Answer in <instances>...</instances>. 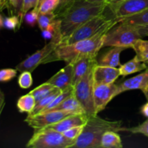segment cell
<instances>
[{
  "label": "cell",
  "instance_id": "cell-1",
  "mask_svg": "<svg viewBox=\"0 0 148 148\" xmlns=\"http://www.w3.org/2000/svg\"><path fill=\"white\" fill-rule=\"evenodd\" d=\"M119 21V20L114 17L112 21L104 27L101 31L88 39L79 40L72 44L61 43L45 59L43 64L56 61H64L66 64H70L77 57L84 55L98 56V51L103 48L106 33Z\"/></svg>",
  "mask_w": 148,
  "mask_h": 148
},
{
  "label": "cell",
  "instance_id": "cell-2",
  "mask_svg": "<svg viewBox=\"0 0 148 148\" xmlns=\"http://www.w3.org/2000/svg\"><path fill=\"white\" fill-rule=\"evenodd\" d=\"M106 2H92L88 0H76L62 12L60 20V31L62 40L90 19L103 14L107 8Z\"/></svg>",
  "mask_w": 148,
  "mask_h": 148
},
{
  "label": "cell",
  "instance_id": "cell-3",
  "mask_svg": "<svg viewBox=\"0 0 148 148\" xmlns=\"http://www.w3.org/2000/svg\"><path fill=\"white\" fill-rule=\"evenodd\" d=\"M122 121H109L95 116H88L83 130L73 147L101 148L103 134L107 131L122 132Z\"/></svg>",
  "mask_w": 148,
  "mask_h": 148
},
{
  "label": "cell",
  "instance_id": "cell-4",
  "mask_svg": "<svg viewBox=\"0 0 148 148\" xmlns=\"http://www.w3.org/2000/svg\"><path fill=\"white\" fill-rule=\"evenodd\" d=\"M137 27L126 22L120 20L108 30L105 35L103 47L132 48L136 40L141 38Z\"/></svg>",
  "mask_w": 148,
  "mask_h": 148
},
{
  "label": "cell",
  "instance_id": "cell-5",
  "mask_svg": "<svg viewBox=\"0 0 148 148\" xmlns=\"http://www.w3.org/2000/svg\"><path fill=\"white\" fill-rule=\"evenodd\" d=\"M33 136L27 142L29 148H69L73 147L76 140L66 138L62 133L54 130L40 129L34 130Z\"/></svg>",
  "mask_w": 148,
  "mask_h": 148
},
{
  "label": "cell",
  "instance_id": "cell-6",
  "mask_svg": "<svg viewBox=\"0 0 148 148\" xmlns=\"http://www.w3.org/2000/svg\"><path fill=\"white\" fill-rule=\"evenodd\" d=\"M93 65L86 74L74 85L73 93L79 101L88 116H95L96 114L93 100Z\"/></svg>",
  "mask_w": 148,
  "mask_h": 148
},
{
  "label": "cell",
  "instance_id": "cell-7",
  "mask_svg": "<svg viewBox=\"0 0 148 148\" xmlns=\"http://www.w3.org/2000/svg\"><path fill=\"white\" fill-rule=\"evenodd\" d=\"M62 41V36L59 29L47 44L18 64L15 66V69L20 72L23 71L33 72L39 65L43 64L45 59L55 50V49L60 44Z\"/></svg>",
  "mask_w": 148,
  "mask_h": 148
},
{
  "label": "cell",
  "instance_id": "cell-8",
  "mask_svg": "<svg viewBox=\"0 0 148 148\" xmlns=\"http://www.w3.org/2000/svg\"><path fill=\"white\" fill-rule=\"evenodd\" d=\"M113 19H108L103 14L95 16L92 18L88 20L86 23L82 24L80 27L75 30L70 36L64 39L61 42V43L72 44L75 42L92 37L96 33L101 31Z\"/></svg>",
  "mask_w": 148,
  "mask_h": 148
},
{
  "label": "cell",
  "instance_id": "cell-9",
  "mask_svg": "<svg viewBox=\"0 0 148 148\" xmlns=\"http://www.w3.org/2000/svg\"><path fill=\"white\" fill-rule=\"evenodd\" d=\"M74 114H75L73 113L66 111H46L36 115H27L25 119V122L27 123V125L32 127L34 130H37L55 124L63 119Z\"/></svg>",
  "mask_w": 148,
  "mask_h": 148
},
{
  "label": "cell",
  "instance_id": "cell-10",
  "mask_svg": "<svg viewBox=\"0 0 148 148\" xmlns=\"http://www.w3.org/2000/svg\"><path fill=\"white\" fill-rule=\"evenodd\" d=\"M118 85L111 84H94L93 100L95 111L98 114L103 111L111 100L117 96Z\"/></svg>",
  "mask_w": 148,
  "mask_h": 148
},
{
  "label": "cell",
  "instance_id": "cell-11",
  "mask_svg": "<svg viewBox=\"0 0 148 148\" xmlns=\"http://www.w3.org/2000/svg\"><path fill=\"white\" fill-rule=\"evenodd\" d=\"M148 9V0H125L113 11L117 20L131 17Z\"/></svg>",
  "mask_w": 148,
  "mask_h": 148
},
{
  "label": "cell",
  "instance_id": "cell-12",
  "mask_svg": "<svg viewBox=\"0 0 148 148\" xmlns=\"http://www.w3.org/2000/svg\"><path fill=\"white\" fill-rule=\"evenodd\" d=\"M132 90H141L148 101V67L142 73L126 79L118 85L117 95Z\"/></svg>",
  "mask_w": 148,
  "mask_h": 148
},
{
  "label": "cell",
  "instance_id": "cell-13",
  "mask_svg": "<svg viewBox=\"0 0 148 148\" xmlns=\"http://www.w3.org/2000/svg\"><path fill=\"white\" fill-rule=\"evenodd\" d=\"M94 84H111L120 76L119 69L117 67L101 66L97 64L93 68Z\"/></svg>",
  "mask_w": 148,
  "mask_h": 148
},
{
  "label": "cell",
  "instance_id": "cell-14",
  "mask_svg": "<svg viewBox=\"0 0 148 148\" xmlns=\"http://www.w3.org/2000/svg\"><path fill=\"white\" fill-rule=\"evenodd\" d=\"M70 64H72L73 66L74 86L93 65L98 64L97 56L84 55L77 57Z\"/></svg>",
  "mask_w": 148,
  "mask_h": 148
},
{
  "label": "cell",
  "instance_id": "cell-15",
  "mask_svg": "<svg viewBox=\"0 0 148 148\" xmlns=\"http://www.w3.org/2000/svg\"><path fill=\"white\" fill-rule=\"evenodd\" d=\"M74 72L72 64H66V66L56 72L46 82L54 85L61 90L73 86Z\"/></svg>",
  "mask_w": 148,
  "mask_h": 148
},
{
  "label": "cell",
  "instance_id": "cell-16",
  "mask_svg": "<svg viewBox=\"0 0 148 148\" xmlns=\"http://www.w3.org/2000/svg\"><path fill=\"white\" fill-rule=\"evenodd\" d=\"M88 118V116L86 114H74V115L69 116L61 121L51 124V125L47 126L43 129L54 130V131L62 133L63 132L74 127L85 125V123L87 122Z\"/></svg>",
  "mask_w": 148,
  "mask_h": 148
},
{
  "label": "cell",
  "instance_id": "cell-17",
  "mask_svg": "<svg viewBox=\"0 0 148 148\" xmlns=\"http://www.w3.org/2000/svg\"><path fill=\"white\" fill-rule=\"evenodd\" d=\"M126 49L122 47H111L102 54L98 60V64L101 66L117 67L120 64V54Z\"/></svg>",
  "mask_w": 148,
  "mask_h": 148
},
{
  "label": "cell",
  "instance_id": "cell-18",
  "mask_svg": "<svg viewBox=\"0 0 148 148\" xmlns=\"http://www.w3.org/2000/svg\"><path fill=\"white\" fill-rule=\"evenodd\" d=\"M51 111H66L72 112L75 114H86L82 105L77 99L74 93L64 100L60 104H59Z\"/></svg>",
  "mask_w": 148,
  "mask_h": 148
},
{
  "label": "cell",
  "instance_id": "cell-19",
  "mask_svg": "<svg viewBox=\"0 0 148 148\" xmlns=\"http://www.w3.org/2000/svg\"><path fill=\"white\" fill-rule=\"evenodd\" d=\"M147 65L145 63L141 62L137 56H134L133 59L119 66L120 75L123 77L136 73V72H141L147 69Z\"/></svg>",
  "mask_w": 148,
  "mask_h": 148
},
{
  "label": "cell",
  "instance_id": "cell-20",
  "mask_svg": "<svg viewBox=\"0 0 148 148\" xmlns=\"http://www.w3.org/2000/svg\"><path fill=\"white\" fill-rule=\"evenodd\" d=\"M101 147L122 148L123 145L120 136L115 131H107L103 134L101 140Z\"/></svg>",
  "mask_w": 148,
  "mask_h": 148
},
{
  "label": "cell",
  "instance_id": "cell-21",
  "mask_svg": "<svg viewBox=\"0 0 148 148\" xmlns=\"http://www.w3.org/2000/svg\"><path fill=\"white\" fill-rule=\"evenodd\" d=\"M36 101L30 92L20 97L17 101V108L20 113L30 114L36 106Z\"/></svg>",
  "mask_w": 148,
  "mask_h": 148
},
{
  "label": "cell",
  "instance_id": "cell-22",
  "mask_svg": "<svg viewBox=\"0 0 148 148\" xmlns=\"http://www.w3.org/2000/svg\"><path fill=\"white\" fill-rule=\"evenodd\" d=\"M61 91L62 90L58 88H55L52 92L48 94L46 96H45L44 98H43L39 101L36 102L34 109L33 110V111L30 114H27V115H36V114H38L41 112L45 108H46L53 101V100L59 95Z\"/></svg>",
  "mask_w": 148,
  "mask_h": 148
},
{
  "label": "cell",
  "instance_id": "cell-23",
  "mask_svg": "<svg viewBox=\"0 0 148 148\" xmlns=\"http://www.w3.org/2000/svg\"><path fill=\"white\" fill-rule=\"evenodd\" d=\"M139 38L135 40L132 46V49L136 53V56L141 62L148 63V40Z\"/></svg>",
  "mask_w": 148,
  "mask_h": 148
},
{
  "label": "cell",
  "instance_id": "cell-24",
  "mask_svg": "<svg viewBox=\"0 0 148 148\" xmlns=\"http://www.w3.org/2000/svg\"><path fill=\"white\" fill-rule=\"evenodd\" d=\"M55 88H56V87H55L54 85L46 82L45 83L41 84V85H40L39 86H38L37 88L32 90L30 92V93L32 94V95L34 96L36 102H38V101H40V99H42V98H44L45 96H46L48 94H49L51 92H52Z\"/></svg>",
  "mask_w": 148,
  "mask_h": 148
},
{
  "label": "cell",
  "instance_id": "cell-25",
  "mask_svg": "<svg viewBox=\"0 0 148 148\" xmlns=\"http://www.w3.org/2000/svg\"><path fill=\"white\" fill-rule=\"evenodd\" d=\"M120 20L126 22L130 25L134 26L144 25L148 24V9L145 11L135 14V15L131 16V17H125V18L121 19Z\"/></svg>",
  "mask_w": 148,
  "mask_h": 148
},
{
  "label": "cell",
  "instance_id": "cell-26",
  "mask_svg": "<svg viewBox=\"0 0 148 148\" xmlns=\"http://www.w3.org/2000/svg\"><path fill=\"white\" fill-rule=\"evenodd\" d=\"M56 15L54 12L46 13V14H39L38 19V25L40 30H43L47 28L52 22L56 19Z\"/></svg>",
  "mask_w": 148,
  "mask_h": 148
},
{
  "label": "cell",
  "instance_id": "cell-27",
  "mask_svg": "<svg viewBox=\"0 0 148 148\" xmlns=\"http://www.w3.org/2000/svg\"><path fill=\"white\" fill-rule=\"evenodd\" d=\"M59 1L60 0H43L38 10L39 14L54 12L59 5Z\"/></svg>",
  "mask_w": 148,
  "mask_h": 148
},
{
  "label": "cell",
  "instance_id": "cell-28",
  "mask_svg": "<svg viewBox=\"0 0 148 148\" xmlns=\"http://www.w3.org/2000/svg\"><path fill=\"white\" fill-rule=\"evenodd\" d=\"M18 85L23 89H27L33 85V77L31 72L29 71H23L18 77Z\"/></svg>",
  "mask_w": 148,
  "mask_h": 148
},
{
  "label": "cell",
  "instance_id": "cell-29",
  "mask_svg": "<svg viewBox=\"0 0 148 148\" xmlns=\"http://www.w3.org/2000/svg\"><path fill=\"white\" fill-rule=\"evenodd\" d=\"M21 26L18 15H12L4 19V27L8 30L16 31Z\"/></svg>",
  "mask_w": 148,
  "mask_h": 148
},
{
  "label": "cell",
  "instance_id": "cell-30",
  "mask_svg": "<svg viewBox=\"0 0 148 148\" xmlns=\"http://www.w3.org/2000/svg\"><path fill=\"white\" fill-rule=\"evenodd\" d=\"M122 132H129L132 134H142L148 137V119L136 127H130V128L123 127Z\"/></svg>",
  "mask_w": 148,
  "mask_h": 148
},
{
  "label": "cell",
  "instance_id": "cell-31",
  "mask_svg": "<svg viewBox=\"0 0 148 148\" xmlns=\"http://www.w3.org/2000/svg\"><path fill=\"white\" fill-rule=\"evenodd\" d=\"M38 0H23V6H22L21 11L19 14V17H20V24L22 25L23 20H24V17L27 12L30 11L32 9H35L37 6Z\"/></svg>",
  "mask_w": 148,
  "mask_h": 148
},
{
  "label": "cell",
  "instance_id": "cell-32",
  "mask_svg": "<svg viewBox=\"0 0 148 148\" xmlns=\"http://www.w3.org/2000/svg\"><path fill=\"white\" fill-rule=\"evenodd\" d=\"M18 71L12 68L0 69V82H9L17 76Z\"/></svg>",
  "mask_w": 148,
  "mask_h": 148
},
{
  "label": "cell",
  "instance_id": "cell-33",
  "mask_svg": "<svg viewBox=\"0 0 148 148\" xmlns=\"http://www.w3.org/2000/svg\"><path fill=\"white\" fill-rule=\"evenodd\" d=\"M84 125L77 126V127H74L72 128L69 129V130H66V131L63 132L62 134L66 137V138L69 139V140H77V139L79 137L82 133V130H83Z\"/></svg>",
  "mask_w": 148,
  "mask_h": 148
},
{
  "label": "cell",
  "instance_id": "cell-34",
  "mask_svg": "<svg viewBox=\"0 0 148 148\" xmlns=\"http://www.w3.org/2000/svg\"><path fill=\"white\" fill-rule=\"evenodd\" d=\"M39 12L35 9H33L31 11L27 12L24 17V20L27 25L30 27H34L38 23Z\"/></svg>",
  "mask_w": 148,
  "mask_h": 148
},
{
  "label": "cell",
  "instance_id": "cell-35",
  "mask_svg": "<svg viewBox=\"0 0 148 148\" xmlns=\"http://www.w3.org/2000/svg\"><path fill=\"white\" fill-rule=\"evenodd\" d=\"M75 1H76V0H60L57 8H56V10L54 11V13L56 15V17L58 18V17L62 14V12H63L67 7H69L72 3L75 2Z\"/></svg>",
  "mask_w": 148,
  "mask_h": 148
},
{
  "label": "cell",
  "instance_id": "cell-36",
  "mask_svg": "<svg viewBox=\"0 0 148 148\" xmlns=\"http://www.w3.org/2000/svg\"><path fill=\"white\" fill-rule=\"evenodd\" d=\"M124 1H125V0H106V3L107 4V7L113 12Z\"/></svg>",
  "mask_w": 148,
  "mask_h": 148
},
{
  "label": "cell",
  "instance_id": "cell-37",
  "mask_svg": "<svg viewBox=\"0 0 148 148\" xmlns=\"http://www.w3.org/2000/svg\"><path fill=\"white\" fill-rule=\"evenodd\" d=\"M137 27V30H138L139 33L142 38L148 36V24L144 25H140V26H135Z\"/></svg>",
  "mask_w": 148,
  "mask_h": 148
},
{
  "label": "cell",
  "instance_id": "cell-38",
  "mask_svg": "<svg viewBox=\"0 0 148 148\" xmlns=\"http://www.w3.org/2000/svg\"><path fill=\"white\" fill-rule=\"evenodd\" d=\"M23 0H14V11L17 13V15H19L20 11H21L22 6H23Z\"/></svg>",
  "mask_w": 148,
  "mask_h": 148
},
{
  "label": "cell",
  "instance_id": "cell-39",
  "mask_svg": "<svg viewBox=\"0 0 148 148\" xmlns=\"http://www.w3.org/2000/svg\"><path fill=\"white\" fill-rule=\"evenodd\" d=\"M140 113L146 118H148V101L140 108Z\"/></svg>",
  "mask_w": 148,
  "mask_h": 148
},
{
  "label": "cell",
  "instance_id": "cell-40",
  "mask_svg": "<svg viewBox=\"0 0 148 148\" xmlns=\"http://www.w3.org/2000/svg\"><path fill=\"white\" fill-rule=\"evenodd\" d=\"M4 106H5V97H4V93L2 92L1 95H0V116L2 113Z\"/></svg>",
  "mask_w": 148,
  "mask_h": 148
},
{
  "label": "cell",
  "instance_id": "cell-41",
  "mask_svg": "<svg viewBox=\"0 0 148 148\" xmlns=\"http://www.w3.org/2000/svg\"><path fill=\"white\" fill-rule=\"evenodd\" d=\"M10 4L9 0H0V11H2L4 8L8 7Z\"/></svg>",
  "mask_w": 148,
  "mask_h": 148
},
{
  "label": "cell",
  "instance_id": "cell-42",
  "mask_svg": "<svg viewBox=\"0 0 148 148\" xmlns=\"http://www.w3.org/2000/svg\"><path fill=\"white\" fill-rule=\"evenodd\" d=\"M4 17H2L1 14H0V30H1L2 27H4Z\"/></svg>",
  "mask_w": 148,
  "mask_h": 148
},
{
  "label": "cell",
  "instance_id": "cell-43",
  "mask_svg": "<svg viewBox=\"0 0 148 148\" xmlns=\"http://www.w3.org/2000/svg\"><path fill=\"white\" fill-rule=\"evenodd\" d=\"M88 1H92V2H106V0H88Z\"/></svg>",
  "mask_w": 148,
  "mask_h": 148
},
{
  "label": "cell",
  "instance_id": "cell-44",
  "mask_svg": "<svg viewBox=\"0 0 148 148\" xmlns=\"http://www.w3.org/2000/svg\"><path fill=\"white\" fill-rule=\"evenodd\" d=\"M43 1V0H38V4H37V6H36V8H35V10H36L38 11V10L39 6L40 5V4H41L42 1Z\"/></svg>",
  "mask_w": 148,
  "mask_h": 148
},
{
  "label": "cell",
  "instance_id": "cell-45",
  "mask_svg": "<svg viewBox=\"0 0 148 148\" xmlns=\"http://www.w3.org/2000/svg\"><path fill=\"white\" fill-rule=\"evenodd\" d=\"M9 1H10V5H11L12 7H14V0H9Z\"/></svg>",
  "mask_w": 148,
  "mask_h": 148
},
{
  "label": "cell",
  "instance_id": "cell-46",
  "mask_svg": "<svg viewBox=\"0 0 148 148\" xmlns=\"http://www.w3.org/2000/svg\"><path fill=\"white\" fill-rule=\"evenodd\" d=\"M1 93H2V91H1V90H0V95H1Z\"/></svg>",
  "mask_w": 148,
  "mask_h": 148
},
{
  "label": "cell",
  "instance_id": "cell-47",
  "mask_svg": "<svg viewBox=\"0 0 148 148\" xmlns=\"http://www.w3.org/2000/svg\"><path fill=\"white\" fill-rule=\"evenodd\" d=\"M146 65H147V67H148V63L146 64Z\"/></svg>",
  "mask_w": 148,
  "mask_h": 148
}]
</instances>
